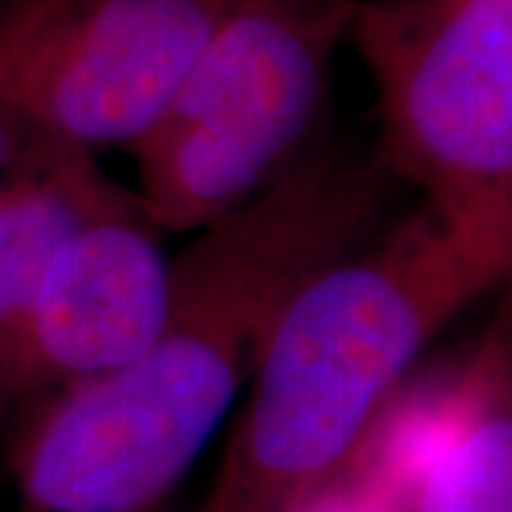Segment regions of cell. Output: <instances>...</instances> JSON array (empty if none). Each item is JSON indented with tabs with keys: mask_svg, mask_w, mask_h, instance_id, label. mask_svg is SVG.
I'll return each mask as SVG.
<instances>
[{
	"mask_svg": "<svg viewBox=\"0 0 512 512\" xmlns=\"http://www.w3.org/2000/svg\"><path fill=\"white\" fill-rule=\"evenodd\" d=\"M376 168L316 148L171 259L168 316L123 370L20 404L6 450L15 512H154L251 382L279 313L362 245Z\"/></svg>",
	"mask_w": 512,
	"mask_h": 512,
	"instance_id": "cell-1",
	"label": "cell"
},
{
	"mask_svg": "<svg viewBox=\"0 0 512 512\" xmlns=\"http://www.w3.org/2000/svg\"><path fill=\"white\" fill-rule=\"evenodd\" d=\"M512 214L458 220L424 205L293 293L200 512H305L376 430L424 345L504 282Z\"/></svg>",
	"mask_w": 512,
	"mask_h": 512,
	"instance_id": "cell-2",
	"label": "cell"
},
{
	"mask_svg": "<svg viewBox=\"0 0 512 512\" xmlns=\"http://www.w3.org/2000/svg\"><path fill=\"white\" fill-rule=\"evenodd\" d=\"M356 0H237L160 120L128 148L137 197L168 231H202L268 194L316 146Z\"/></svg>",
	"mask_w": 512,
	"mask_h": 512,
	"instance_id": "cell-3",
	"label": "cell"
},
{
	"mask_svg": "<svg viewBox=\"0 0 512 512\" xmlns=\"http://www.w3.org/2000/svg\"><path fill=\"white\" fill-rule=\"evenodd\" d=\"M350 37L376 83L382 163L447 217L512 214V0H379Z\"/></svg>",
	"mask_w": 512,
	"mask_h": 512,
	"instance_id": "cell-4",
	"label": "cell"
},
{
	"mask_svg": "<svg viewBox=\"0 0 512 512\" xmlns=\"http://www.w3.org/2000/svg\"><path fill=\"white\" fill-rule=\"evenodd\" d=\"M237 0H32L12 74L29 137L97 154L160 120Z\"/></svg>",
	"mask_w": 512,
	"mask_h": 512,
	"instance_id": "cell-5",
	"label": "cell"
},
{
	"mask_svg": "<svg viewBox=\"0 0 512 512\" xmlns=\"http://www.w3.org/2000/svg\"><path fill=\"white\" fill-rule=\"evenodd\" d=\"M171 299V259L143 202L103 214L60 245L37 288L18 362V404L137 362Z\"/></svg>",
	"mask_w": 512,
	"mask_h": 512,
	"instance_id": "cell-6",
	"label": "cell"
},
{
	"mask_svg": "<svg viewBox=\"0 0 512 512\" xmlns=\"http://www.w3.org/2000/svg\"><path fill=\"white\" fill-rule=\"evenodd\" d=\"M126 191L80 148L26 134L9 177L0 183V407L18 404V362L37 288L60 245L77 228L134 205Z\"/></svg>",
	"mask_w": 512,
	"mask_h": 512,
	"instance_id": "cell-7",
	"label": "cell"
},
{
	"mask_svg": "<svg viewBox=\"0 0 512 512\" xmlns=\"http://www.w3.org/2000/svg\"><path fill=\"white\" fill-rule=\"evenodd\" d=\"M402 512H512V399L478 416L427 464Z\"/></svg>",
	"mask_w": 512,
	"mask_h": 512,
	"instance_id": "cell-8",
	"label": "cell"
},
{
	"mask_svg": "<svg viewBox=\"0 0 512 512\" xmlns=\"http://www.w3.org/2000/svg\"><path fill=\"white\" fill-rule=\"evenodd\" d=\"M29 12L32 0H0V183L9 177L26 143V131L12 103V74L29 26Z\"/></svg>",
	"mask_w": 512,
	"mask_h": 512,
	"instance_id": "cell-9",
	"label": "cell"
},
{
	"mask_svg": "<svg viewBox=\"0 0 512 512\" xmlns=\"http://www.w3.org/2000/svg\"><path fill=\"white\" fill-rule=\"evenodd\" d=\"M504 299L498 305L493 325L487 330L481 350L473 359L484 373H490L495 382L501 384L512 396V256L507 276H504Z\"/></svg>",
	"mask_w": 512,
	"mask_h": 512,
	"instance_id": "cell-10",
	"label": "cell"
},
{
	"mask_svg": "<svg viewBox=\"0 0 512 512\" xmlns=\"http://www.w3.org/2000/svg\"><path fill=\"white\" fill-rule=\"evenodd\" d=\"M3 413H6V410H3V407H0V416H3Z\"/></svg>",
	"mask_w": 512,
	"mask_h": 512,
	"instance_id": "cell-11",
	"label": "cell"
}]
</instances>
